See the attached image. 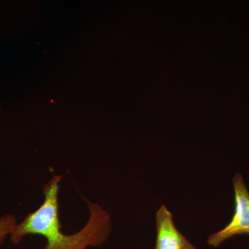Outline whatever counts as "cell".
Instances as JSON below:
<instances>
[{"mask_svg": "<svg viewBox=\"0 0 249 249\" xmlns=\"http://www.w3.org/2000/svg\"><path fill=\"white\" fill-rule=\"evenodd\" d=\"M84 199L89 211V219L84 227L71 235L64 234L62 229L55 231L46 239L44 249H86L98 247L107 241L111 230L110 215L97 203Z\"/></svg>", "mask_w": 249, "mask_h": 249, "instance_id": "cell-2", "label": "cell"}, {"mask_svg": "<svg viewBox=\"0 0 249 249\" xmlns=\"http://www.w3.org/2000/svg\"><path fill=\"white\" fill-rule=\"evenodd\" d=\"M62 176L54 175L44 185L43 202L38 209L28 214L17 224L10 233L9 237L14 245L20 243L25 236L37 235L46 239L54 231L62 229L59 218V192Z\"/></svg>", "mask_w": 249, "mask_h": 249, "instance_id": "cell-1", "label": "cell"}, {"mask_svg": "<svg viewBox=\"0 0 249 249\" xmlns=\"http://www.w3.org/2000/svg\"><path fill=\"white\" fill-rule=\"evenodd\" d=\"M17 224V219L14 214H4L0 217V248Z\"/></svg>", "mask_w": 249, "mask_h": 249, "instance_id": "cell-5", "label": "cell"}, {"mask_svg": "<svg viewBox=\"0 0 249 249\" xmlns=\"http://www.w3.org/2000/svg\"><path fill=\"white\" fill-rule=\"evenodd\" d=\"M235 211L231 222L222 230L210 235L208 244L219 247L223 242L237 235L249 234V192L243 178L236 174L233 178Z\"/></svg>", "mask_w": 249, "mask_h": 249, "instance_id": "cell-3", "label": "cell"}, {"mask_svg": "<svg viewBox=\"0 0 249 249\" xmlns=\"http://www.w3.org/2000/svg\"><path fill=\"white\" fill-rule=\"evenodd\" d=\"M157 236L155 249H196L175 227L173 214L162 206L156 214Z\"/></svg>", "mask_w": 249, "mask_h": 249, "instance_id": "cell-4", "label": "cell"}, {"mask_svg": "<svg viewBox=\"0 0 249 249\" xmlns=\"http://www.w3.org/2000/svg\"><path fill=\"white\" fill-rule=\"evenodd\" d=\"M0 114H1V106H0Z\"/></svg>", "mask_w": 249, "mask_h": 249, "instance_id": "cell-6", "label": "cell"}]
</instances>
